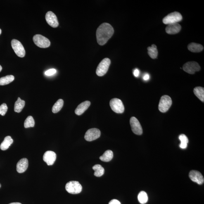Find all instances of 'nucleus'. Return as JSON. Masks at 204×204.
I'll use <instances>...</instances> for the list:
<instances>
[{"instance_id":"f257e3e1","label":"nucleus","mask_w":204,"mask_h":204,"mask_svg":"<svg viewBox=\"0 0 204 204\" xmlns=\"http://www.w3.org/2000/svg\"><path fill=\"white\" fill-rule=\"evenodd\" d=\"M114 33L113 27L110 24L104 23L98 27L96 32L97 40L100 45H104Z\"/></svg>"},{"instance_id":"f03ea898","label":"nucleus","mask_w":204,"mask_h":204,"mask_svg":"<svg viewBox=\"0 0 204 204\" xmlns=\"http://www.w3.org/2000/svg\"><path fill=\"white\" fill-rule=\"evenodd\" d=\"M172 104V100L170 96L165 95L162 96L159 102L158 109L162 113H165L169 110Z\"/></svg>"},{"instance_id":"7ed1b4c3","label":"nucleus","mask_w":204,"mask_h":204,"mask_svg":"<svg viewBox=\"0 0 204 204\" xmlns=\"http://www.w3.org/2000/svg\"><path fill=\"white\" fill-rule=\"evenodd\" d=\"M182 16L178 12H174L169 14L162 20L163 23L165 24H169L178 23L182 20Z\"/></svg>"},{"instance_id":"20e7f679","label":"nucleus","mask_w":204,"mask_h":204,"mask_svg":"<svg viewBox=\"0 0 204 204\" xmlns=\"http://www.w3.org/2000/svg\"><path fill=\"white\" fill-rule=\"evenodd\" d=\"M65 189L67 192L71 194H78L82 191V187L78 181H70L67 183Z\"/></svg>"},{"instance_id":"39448f33","label":"nucleus","mask_w":204,"mask_h":204,"mask_svg":"<svg viewBox=\"0 0 204 204\" xmlns=\"http://www.w3.org/2000/svg\"><path fill=\"white\" fill-rule=\"evenodd\" d=\"M111 63L109 59L104 58L98 65L96 70L97 75L102 77L106 73Z\"/></svg>"},{"instance_id":"423d86ee","label":"nucleus","mask_w":204,"mask_h":204,"mask_svg":"<svg viewBox=\"0 0 204 204\" xmlns=\"http://www.w3.org/2000/svg\"><path fill=\"white\" fill-rule=\"evenodd\" d=\"M33 41L36 46L41 48H46L51 45L49 40L41 34H36L33 38Z\"/></svg>"},{"instance_id":"0eeeda50","label":"nucleus","mask_w":204,"mask_h":204,"mask_svg":"<svg viewBox=\"0 0 204 204\" xmlns=\"http://www.w3.org/2000/svg\"><path fill=\"white\" fill-rule=\"evenodd\" d=\"M110 105L112 109L115 113H122L124 111V107L122 100L118 98H113L110 100Z\"/></svg>"},{"instance_id":"6e6552de","label":"nucleus","mask_w":204,"mask_h":204,"mask_svg":"<svg viewBox=\"0 0 204 204\" xmlns=\"http://www.w3.org/2000/svg\"><path fill=\"white\" fill-rule=\"evenodd\" d=\"M11 45L12 48L17 56L20 58H23L25 56V49L20 41L16 39H13L11 42Z\"/></svg>"},{"instance_id":"1a4fd4ad","label":"nucleus","mask_w":204,"mask_h":204,"mask_svg":"<svg viewBox=\"0 0 204 204\" xmlns=\"http://www.w3.org/2000/svg\"><path fill=\"white\" fill-rule=\"evenodd\" d=\"M183 69L185 72L188 73L193 74L195 72L200 71L201 67L197 62L190 61L185 64L183 65Z\"/></svg>"},{"instance_id":"9d476101","label":"nucleus","mask_w":204,"mask_h":204,"mask_svg":"<svg viewBox=\"0 0 204 204\" xmlns=\"http://www.w3.org/2000/svg\"><path fill=\"white\" fill-rule=\"evenodd\" d=\"M130 122L132 132L135 134L139 135L142 134V127L137 118L134 117H131Z\"/></svg>"},{"instance_id":"9b49d317","label":"nucleus","mask_w":204,"mask_h":204,"mask_svg":"<svg viewBox=\"0 0 204 204\" xmlns=\"http://www.w3.org/2000/svg\"><path fill=\"white\" fill-rule=\"evenodd\" d=\"M101 135V132L99 129L92 128L88 130L85 135V139L86 141H91L99 138Z\"/></svg>"},{"instance_id":"f8f14e48","label":"nucleus","mask_w":204,"mask_h":204,"mask_svg":"<svg viewBox=\"0 0 204 204\" xmlns=\"http://www.w3.org/2000/svg\"><path fill=\"white\" fill-rule=\"evenodd\" d=\"M189 177L192 181L197 183L198 184H203L204 179L201 173L197 171L192 170L190 171Z\"/></svg>"},{"instance_id":"ddd939ff","label":"nucleus","mask_w":204,"mask_h":204,"mask_svg":"<svg viewBox=\"0 0 204 204\" xmlns=\"http://www.w3.org/2000/svg\"><path fill=\"white\" fill-rule=\"evenodd\" d=\"M46 19L47 22L51 27L56 28L59 25V22L57 17L51 11H48L46 15Z\"/></svg>"},{"instance_id":"4468645a","label":"nucleus","mask_w":204,"mask_h":204,"mask_svg":"<svg viewBox=\"0 0 204 204\" xmlns=\"http://www.w3.org/2000/svg\"><path fill=\"white\" fill-rule=\"evenodd\" d=\"M56 153L52 151L46 152L43 156V160L46 162L48 166L53 165L56 161Z\"/></svg>"},{"instance_id":"2eb2a0df","label":"nucleus","mask_w":204,"mask_h":204,"mask_svg":"<svg viewBox=\"0 0 204 204\" xmlns=\"http://www.w3.org/2000/svg\"><path fill=\"white\" fill-rule=\"evenodd\" d=\"M181 29V26L179 23L170 24L166 28V32L168 34H176L180 32Z\"/></svg>"},{"instance_id":"dca6fc26","label":"nucleus","mask_w":204,"mask_h":204,"mask_svg":"<svg viewBox=\"0 0 204 204\" xmlns=\"http://www.w3.org/2000/svg\"><path fill=\"white\" fill-rule=\"evenodd\" d=\"M29 162L27 159L23 158L20 160L16 165V170L19 173L25 172L28 167Z\"/></svg>"},{"instance_id":"f3484780","label":"nucleus","mask_w":204,"mask_h":204,"mask_svg":"<svg viewBox=\"0 0 204 204\" xmlns=\"http://www.w3.org/2000/svg\"><path fill=\"white\" fill-rule=\"evenodd\" d=\"M91 102L89 101H85L82 102L78 105L75 110V113L77 115H80L83 113L87 110L90 105Z\"/></svg>"},{"instance_id":"a211bd4d","label":"nucleus","mask_w":204,"mask_h":204,"mask_svg":"<svg viewBox=\"0 0 204 204\" xmlns=\"http://www.w3.org/2000/svg\"><path fill=\"white\" fill-rule=\"evenodd\" d=\"M188 49L190 51L194 53L200 52L203 51L204 47L202 45L195 43H191L188 46Z\"/></svg>"},{"instance_id":"6ab92c4d","label":"nucleus","mask_w":204,"mask_h":204,"mask_svg":"<svg viewBox=\"0 0 204 204\" xmlns=\"http://www.w3.org/2000/svg\"><path fill=\"white\" fill-rule=\"evenodd\" d=\"M13 140L12 139L11 136H8L4 138V140L1 143L0 146V148L2 150H6L8 149L9 147L13 143Z\"/></svg>"},{"instance_id":"aec40b11","label":"nucleus","mask_w":204,"mask_h":204,"mask_svg":"<svg viewBox=\"0 0 204 204\" xmlns=\"http://www.w3.org/2000/svg\"><path fill=\"white\" fill-rule=\"evenodd\" d=\"M113 154L111 150H107L100 157V160L104 162H110L113 158Z\"/></svg>"},{"instance_id":"412c9836","label":"nucleus","mask_w":204,"mask_h":204,"mask_svg":"<svg viewBox=\"0 0 204 204\" xmlns=\"http://www.w3.org/2000/svg\"><path fill=\"white\" fill-rule=\"evenodd\" d=\"M25 101L18 98V100L15 102L14 106V111L17 113H20L25 106Z\"/></svg>"},{"instance_id":"4be33fe9","label":"nucleus","mask_w":204,"mask_h":204,"mask_svg":"<svg viewBox=\"0 0 204 204\" xmlns=\"http://www.w3.org/2000/svg\"><path fill=\"white\" fill-rule=\"evenodd\" d=\"M148 54L150 58L155 59L157 58L158 55V50L157 46L155 44L152 45L151 47H149L148 48Z\"/></svg>"},{"instance_id":"5701e85b","label":"nucleus","mask_w":204,"mask_h":204,"mask_svg":"<svg viewBox=\"0 0 204 204\" xmlns=\"http://www.w3.org/2000/svg\"><path fill=\"white\" fill-rule=\"evenodd\" d=\"M193 92L199 99L202 102L204 101V89L201 87H197L193 89Z\"/></svg>"},{"instance_id":"b1692460","label":"nucleus","mask_w":204,"mask_h":204,"mask_svg":"<svg viewBox=\"0 0 204 204\" xmlns=\"http://www.w3.org/2000/svg\"><path fill=\"white\" fill-rule=\"evenodd\" d=\"M15 77L9 75L0 78V86H4L9 84L14 80Z\"/></svg>"},{"instance_id":"393cba45","label":"nucleus","mask_w":204,"mask_h":204,"mask_svg":"<svg viewBox=\"0 0 204 204\" xmlns=\"http://www.w3.org/2000/svg\"><path fill=\"white\" fill-rule=\"evenodd\" d=\"M93 169L95 171L94 175L97 177H101L104 173V169L101 165H95L93 167Z\"/></svg>"},{"instance_id":"a878e982","label":"nucleus","mask_w":204,"mask_h":204,"mask_svg":"<svg viewBox=\"0 0 204 204\" xmlns=\"http://www.w3.org/2000/svg\"><path fill=\"white\" fill-rule=\"evenodd\" d=\"M64 101L62 99H59L53 105L52 111L53 113H58L61 109L63 106Z\"/></svg>"},{"instance_id":"bb28decb","label":"nucleus","mask_w":204,"mask_h":204,"mask_svg":"<svg viewBox=\"0 0 204 204\" xmlns=\"http://www.w3.org/2000/svg\"><path fill=\"white\" fill-rule=\"evenodd\" d=\"M179 139L181 141V144H180V148L184 149L187 147L189 140L186 136L184 134H181L179 136Z\"/></svg>"},{"instance_id":"cd10ccee","label":"nucleus","mask_w":204,"mask_h":204,"mask_svg":"<svg viewBox=\"0 0 204 204\" xmlns=\"http://www.w3.org/2000/svg\"><path fill=\"white\" fill-rule=\"evenodd\" d=\"M34 124H35V122H34L33 117L30 116L28 117L26 119L25 122H24V127L25 128H28L30 127H34Z\"/></svg>"},{"instance_id":"c85d7f7f","label":"nucleus","mask_w":204,"mask_h":204,"mask_svg":"<svg viewBox=\"0 0 204 204\" xmlns=\"http://www.w3.org/2000/svg\"><path fill=\"white\" fill-rule=\"evenodd\" d=\"M138 200L141 204L146 203L148 201L147 194L144 191H141L138 195Z\"/></svg>"},{"instance_id":"c756f323","label":"nucleus","mask_w":204,"mask_h":204,"mask_svg":"<svg viewBox=\"0 0 204 204\" xmlns=\"http://www.w3.org/2000/svg\"><path fill=\"white\" fill-rule=\"evenodd\" d=\"M8 110V107L6 103H3L0 105V115L4 116Z\"/></svg>"},{"instance_id":"7c9ffc66","label":"nucleus","mask_w":204,"mask_h":204,"mask_svg":"<svg viewBox=\"0 0 204 204\" xmlns=\"http://www.w3.org/2000/svg\"><path fill=\"white\" fill-rule=\"evenodd\" d=\"M56 73V69H49L45 72V74L47 76H51L54 75Z\"/></svg>"},{"instance_id":"2f4dec72","label":"nucleus","mask_w":204,"mask_h":204,"mask_svg":"<svg viewBox=\"0 0 204 204\" xmlns=\"http://www.w3.org/2000/svg\"><path fill=\"white\" fill-rule=\"evenodd\" d=\"M109 204H121L120 202L117 200L113 199L110 201Z\"/></svg>"},{"instance_id":"473e14b6","label":"nucleus","mask_w":204,"mask_h":204,"mask_svg":"<svg viewBox=\"0 0 204 204\" xmlns=\"http://www.w3.org/2000/svg\"><path fill=\"white\" fill-rule=\"evenodd\" d=\"M140 72L138 69H136L134 72V75L136 77H138L139 75Z\"/></svg>"},{"instance_id":"72a5a7b5","label":"nucleus","mask_w":204,"mask_h":204,"mask_svg":"<svg viewBox=\"0 0 204 204\" xmlns=\"http://www.w3.org/2000/svg\"><path fill=\"white\" fill-rule=\"evenodd\" d=\"M150 78L149 75L148 74H146L143 77V78L145 81H147Z\"/></svg>"},{"instance_id":"f704fd0d","label":"nucleus","mask_w":204,"mask_h":204,"mask_svg":"<svg viewBox=\"0 0 204 204\" xmlns=\"http://www.w3.org/2000/svg\"><path fill=\"white\" fill-rule=\"evenodd\" d=\"M9 204H22L20 203H18V202H14V203H10Z\"/></svg>"},{"instance_id":"c9c22d12","label":"nucleus","mask_w":204,"mask_h":204,"mask_svg":"<svg viewBox=\"0 0 204 204\" xmlns=\"http://www.w3.org/2000/svg\"><path fill=\"white\" fill-rule=\"evenodd\" d=\"M2 70V67L0 65V72Z\"/></svg>"},{"instance_id":"e433bc0d","label":"nucleus","mask_w":204,"mask_h":204,"mask_svg":"<svg viewBox=\"0 0 204 204\" xmlns=\"http://www.w3.org/2000/svg\"><path fill=\"white\" fill-rule=\"evenodd\" d=\"M1 33H2V31H1V29H0V34H1Z\"/></svg>"},{"instance_id":"4c0bfd02","label":"nucleus","mask_w":204,"mask_h":204,"mask_svg":"<svg viewBox=\"0 0 204 204\" xmlns=\"http://www.w3.org/2000/svg\"><path fill=\"white\" fill-rule=\"evenodd\" d=\"M1 184H0V188H1Z\"/></svg>"}]
</instances>
